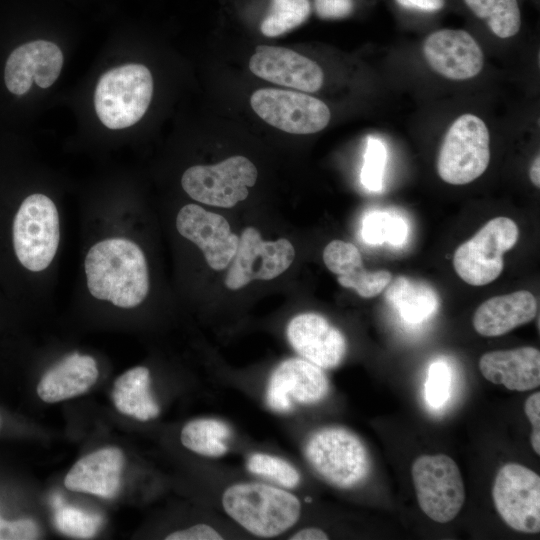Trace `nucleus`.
I'll return each mask as SVG.
<instances>
[{"label": "nucleus", "mask_w": 540, "mask_h": 540, "mask_svg": "<svg viewBox=\"0 0 540 540\" xmlns=\"http://www.w3.org/2000/svg\"><path fill=\"white\" fill-rule=\"evenodd\" d=\"M430 67L451 80H467L478 75L484 55L477 41L464 30L442 29L430 34L423 44Z\"/></svg>", "instance_id": "obj_16"}, {"label": "nucleus", "mask_w": 540, "mask_h": 540, "mask_svg": "<svg viewBox=\"0 0 540 540\" xmlns=\"http://www.w3.org/2000/svg\"><path fill=\"white\" fill-rule=\"evenodd\" d=\"M254 112L271 126L291 134L323 130L331 113L321 100L308 94L275 88L259 89L251 95Z\"/></svg>", "instance_id": "obj_11"}, {"label": "nucleus", "mask_w": 540, "mask_h": 540, "mask_svg": "<svg viewBox=\"0 0 540 540\" xmlns=\"http://www.w3.org/2000/svg\"><path fill=\"white\" fill-rule=\"evenodd\" d=\"M479 370L485 379L509 390H532L540 385V352L530 346L490 351L480 357Z\"/></svg>", "instance_id": "obj_20"}, {"label": "nucleus", "mask_w": 540, "mask_h": 540, "mask_svg": "<svg viewBox=\"0 0 540 540\" xmlns=\"http://www.w3.org/2000/svg\"><path fill=\"white\" fill-rule=\"evenodd\" d=\"M518 238L519 228L512 219L499 216L489 220L455 250V272L472 286L491 283L502 273L503 255L515 246Z\"/></svg>", "instance_id": "obj_7"}, {"label": "nucleus", "mask_w": 540, "mask_h": 540, "mask_svg": "<svg viewBox=\"0 0 540 540\" xmlns=\"http://www.w3.org/2000/svg\"><path fill=\"white\" fill-rule=\"evenodd\" d=\"M330 382L324 369L301 358L281 361L271 372L265 389V401L270 410L287 414L296 406L314 405L324 400Z\"/></svg>", "instance_id": "obj_13"}, {"label": "nucleus", "mask_w": 540, "mask_h": 540, "mask_svg": "<svg viewBox=\"0 0 540 540\" xmlns=\"http://www.w3.org/2000/svg\"><path fill=\"white\" fill-rule=\"evenodd\" d=\"M524 411L532 425L531 446L534 452L540 455V392H535L526 399Z\"/></svg>", "instance_id": "obj_36"}, {"label": "nucleus", "mask_w": 540, "mask_h": 540, "mask_svg": "<svg viewBox=\"0 0 540 540\" xmlns=\"http://www.w3.org/2000/svg\"><path fill=\"white\" fill-rule=\"evenodd\" d=\"M323 261L337 275L341 286L354 289L362 298L379 295L392 281V274L387 270H366L360 251L349 242L333 240L328 243L323 251Z\"/></svg>", "instance_id": "obj_21"}, {"label": "nucleus", "mask_w": 540, "mask_h": 540, "mask_svg": "<svg viewBox=\"0 0 540 540\" xmlns=\"http://www.w3.org/2000/svg\"><path fill=\"white\" fill-rule=\"evenodd\" d=\"M112 400L121 413L140 421L154 419L160 413L150 391V372L144 366L126 371L115 381Z\"/></svg>", "instance_id": "obj_24"}, {"label": "nucleus", "mask_w": 540, "mask_h": 540, "mask_svg": "<svg viewBox=\"0 0 540 540\" xmlns=\"http://www.w3.org/2000/svg\"><path fill=\"white\" fill-rule=\"evenodd\" d=\"M98 374L93 357L75 352L43 375L37 386V394L47 403L70 399L88 391Z\"/></svg>", "instance_id": "obj_23"}, {"label": "nucleus", "mask_w": 540, "mask_h": 540, "mask_svg": "<svg viewBox=\"0 0 540 540\" xmlns=\"http://www.w3.org/2000/svg\"><path fill=\"white\" fill-rule=\"evenodd\" d=\"M304 456L313 471L338 489H353L369 476L371 459L363 441L340 426L312 432L304 443Z\"/></svg>", "instance_id": "obj_3"}, {"label": "nucleus", "mask_w": 540, "mask_h": 540, "mask_svg": "<svg viewBox=\"0 0 540 540\" xmlns=\"http://www.w3.org/2000/svg\"><path fill=\"white\" fill-rule=\"evenodd\" d=\"M97 514L87 513L78 508H60L55 514V525L65 535L87 539L93 537L101 525Z\"/></svg>", "instance_id": "obj_31"}, {"label": "nucleus", "mask_w": 540, "mask_h": 540, "mask_svg": "<svg viewBox=\"0 0 540 540\" xmlns=\"http://www.w3.org/2000/svg\"><path fill=\"white\" fill-rule=\"evenodd\" d=\"M221 506L234 523L263 539L285 534L302 514V503L291 490L262 480L227 486L221 494Z\"/></svg>", "instance_id": "obj_2"}, {"label": "nucleus", "mask_w": 540, "mask_h": 540, "mask_svg": "<svg viewBox=\"0 0 540 540\" xmlns=\"http://www.w3.org/2000/svg\"><path fill=\"white\" fill-rule=\"evenodd\" d=\"M176 228L183 237L201 249L212 269L224 270L231 263L239 237L231 232L223 216L199 205L187 204L178 212Z\"/></svg>", "instance_id": "obj_14"}, {"label": "nucleus", "mask_w": 540, "mask_h": 540, "mask_svg": "<svg viewBox=\"0 0 540 540\" xmlns=\"http://www.w3.org/2000/svg\"><path fill=\"white\" fill-rule=\"evenodd\" d=\"M231 427L217 418H197L186 423L180 441L188 450L200 456L219 458L229 451Z\"/></svg>", "instance_id": "obj_26"}, {"label": "nucleus", "mask_w": 540, "mask_h": 540, "mask_svg": "<svg viewBox=\"0 0 540 540\" xmlns=\"http://www.w3.org/2000/svg\"><path fill=\"white\" fill-rule=\"evenodd\" d=\"M153 94V78L142 64L113 68L99 79L94 95L98 118L109 129H123L145 114Z\"/></svg>", "instance_id": "obj_4"}, {"label": "nucleus", "mask_w": 540, "mask_h": 540, "mask_svg": "<svg viewBox=\"0 0 540 540\" xmlns=\"http://www.w3.org/2000/svg\"><path fill=\"white\" fill-rule=\"evenodd\" d=\"M258 171L244 156H232L214 165H195L182 175L181 185L194 200L231 208L245 200L248 188L255 185Z\"/></svg>", "instance_id": "obj_9"}, {"label": "nucleus", "mask_w": 540, "mask_h": 540, "mask_svg": "<svg viewBox=\"0 0 540 540\" xmlns=\"http://www.w3.org/2000/svg\"><path fill=\"white\" fill-rule=\"evenodd\" d=\"M250 71L266 81L303 92H316L324 74L313 60L284 47L260 45L249 61Z\"/></svg>", "instance_id": "obj_17"}, {"label": "nucleus", "mask_w": 540, "mask_h": 540, "mask_svg": "<svg viewBox=\"0 0 540 540\" xmlns=\"http://www.w3.org/2000/svg\"><path fill=\"white\" fill-rule=\"evenodd\" d=\"M39 536V529L36 523L30 519L17 521H4L1 539L3 540H30Z\"/></svg>", "instance_id": "obj_35"}, {"label": "nucleus", "mask_w": 540, "mask_h": 540, "mask_svg": "<svg viewBox=\"0 0 540 540\" xmlns=\"http://www.w3.org/2000/svg\"><path fill=\"white\" fill-rule=\"evenodd\" d=\"M408 234L405 221L397 216L374 211L368 213L362 223V237L369 244L388 242L401 245Z\"/></svg>", "instance_id": "obj_30"}, {"label": "nucleus", "mask_w": 540, "mask_h": 540, "mask_svg": "<svg viewBox=\"0 0 540 540\" xmlns=\"http://www.w3.org/2000/svg\"><path fill=\"white\" fill-rule=\"evenodd\" d=\"M469 9L484 19L490 30L499 38H509L518 33L521 14L517 0H464Z\"/></svg>", "instance_id": "obj_27"}, {"label": "nucleus", "mask_w": 540, "mask_h": 540, "mask_svg": "<svg viewBox=\"0 0 540 540\" xmlns=\"http://www.w3.org/2000/svg\"><path fill=\"white\" fill-rule=\"evenodd\" d=\"M59 215L54 202L43 194L24 199L13 222V244L19 262L28 270L46 269L58 249Z\"/></svg>", "instance_id": "obj_6"}, {"label": "nucleus", "mask_w": 540, "mask_h": 540, "mask_svg": "<svg viewBox=\"0 0 540 540\" xmlns=\"http://www.w3.org/2000/svg\"><path fill=\"white\" fill-rule=\"evenodd\" d=\"M62 65L63 54L56 44L44 40L25 43L13 50L6 61V87L15 95L28 92L33 81L48 88L58 78Z\"/></svg>", "instance_id": "obj_18"}, {"label": "nucleus", "mask_w": 540, "mask_h": 540, "mask_svg": "<svg viewBox=\"0 0 540 540\" xmlns=\"http://www.w3.org/2000/svg\"><path fill=\"white\" fill-rule=\"evenodd\" d=\"M535 296L526 290L494 296L476 309L472 323L484 337H498L532 321L537 315Z\"/></svg>", "instance_id": "obj_22"}, {"label": "nucleus", "mask_w": 540, "mask_h": 540, "mask_svg": "<svg viewBox=\"0 0 540 540\" xmlns=\"http://www.w3.org/2000/svg\"><path fill=\"white\" fill-rule=\"evenodd\" d=\"M492 499L502 520L513 530L540 531V477L519 463H506L497 472Z\"/></svg>", "instance_id": "obj_10"}, {"label": "nucleus", "mask_w": 540, "mask_h": 540, "mask_svg": "<svg viewBox=\"0 0 540 540\" xmlns=\"http://www.w3.org/2000/svg\"><path fill=\"white\" fill-rule=\"evenodd\" d=\"M295 258V249L285 238L265 241L254 227H246L226 273L224 283L239 290L255 280H272L285 272Z\"/></svg>", "instance_id": "obj_12"}, {"label": "nucleus", "mask_w": 540, "mask_h": 540, "mask_svg": "<svg viewBox=\"0 0 540 540\" xmlns=\"http://www.w3.org/2000/svg\"><path fill=\"white\" fill-rule=\"evenodd\" d=\"M328 538V534L319 527L301 528L291 533L288 537L291 540H325Z\"/></svg>", "instance_id": "obj_39"}, {"label": "nucleus", "mask_w": 540, "mask_h": 540, "mask_svg": "<svg viewBox=\"0 0 540 540\" xmlns=\"http://www.w3.org/2000/svg\"><path fill=\"white\" fill-rule=\"evenodd\" d=\"M249 473L262 481L292 490L301 482L299 470L283 457L266 453L253 452L245 461Z\"/></svg>", "instance_id": "obj_28"}, {"label": "nucleus", "mask_w": 540, "mask_h": 540, "mask_svg": "<svg viewBox=\"0 0 540 540\" xmlns=\"http://www.w3.org/2000/svg\"><path fill=\"white\" fill-rule=\"evenodd\" d=\"M124 454L116 447L94 451L79 459L66 474L68 490L113 498L119 490Z\"/></svg>", "instance_id": "obj_19"}, {"label": "nucleus", "mask_w": 540, "mask_h": 540, "mask_svg": "<svg viewBox=\"0 0 540 540\" xmlns=\"http://www.w3.org/2000/svg\"><path fill=\"white\" fill-rule=\"evenodd\" d=\"M412 480L423 513L437 523H448L465 501L463 478L456 462L445 454L421 455L412 464Z\"/></svg>", "instance_id": "obj_8"}, {"label": "nucleus", "mask_w": 540, "mask_h": 540, "mask_svg": "<svg viewBox=\"0 0 540 540\" xmlns=\"http://www.w3.org/2000/svg\"><path fill=\"white\" fill-rule=\"evenodd\" d=\"M317 15L322 19H340L349 16L353 0H314Z\"/></svg>", "instance_id": "obj_37"}, {"label": "nucleus", "mask_w": 540, "mask_h": 540, "mask_svg": "<svg viewBox=\"0 0 540 540\" xmlns=\"http://www.w3.org/2000/svg\"><path fill=\"white\" fill-rule=\"evenodd\" d=\"M490 136L482 119L473 114L458 117L442 141L437 171L448 184L464 185L480 177L490 161Z\"/></svg>", "instance_id": "obj_5"}, {"label": "nucleus", "mask_w": 540, "mask_h": 540, "mask_svg": "<svg viewBox=\"0 0 540 540\" xmlns=\"http://www.w3.org/2000/svg\"><path fill=\"white\" fill-rule=\"evenodd\" d=\"M386 157L384 143L376 137L369 136L360 176L363 186L369 191H381Z\"/></svg>", "instance_id": "obj_32"}, {"label": "nucleus", "mask_w": 540, "mask_h": 540, "mask_svg": "<svg viewBox=\"0 0 540 540\" xmlns=\"http://www.w3.org/2000/svg\"><path fill=\"white\" fill-rule=\"evenodd\" d=\"M311 13L309 0H271L260 30L266 37H277L303 24Z\"/></svg>", "instance_id": "obj_29"}, {"label": "nucleus", "mask_w": 540, "mask_h": 540, "mask_svg": "<svg viewBox=\"0 0 540 540\" xmlns=\"http://www.w3.org/2000/svg\"><path fill=\"white\" fill-rule=\"evenodd\" d=\"M84 268L91 295L121 308L138 306L149 291L145 255L134 242L111 238L94 244Z\"/></svg>", "instance_id": "obj_1"}, {"label": "nucleus", "mask_w": 540, "mask_h": 540, "mask_svg": "<svg viewBox=\"0 0 540 540\" xmlns=\"http://www.w3.org/2000/svg\"><path fill=\"white\" fill-rule=\"evenodd\" d=\"M387 301L407 323L417 324L430 318L438 308V298L429 286L398 277L386 291Z\"/></svg>", "instance_id": "obj_25"}, {"label": "nucleus", "mask_w": 540, "mask_h": 540, "mask_svg": "<svg viewBox=\"0 0 540 540\" xmlns=\"http://www.w3.org/2000/svg\"><path fill=\"white\" fill-rule=\"evenodd\" d=\"M286 338L301 358L324 370L339 366L347 351L343 333L314 312L294 316L286 326Z\"/></svg>", "instance_id": "obj_15"}, {"label": "nucleus", "mask_w": 540, "mask_h": 540, "mask_svg": "<svg viewBox=\"0 0 540 540\" xmlns=\"http://www.w3.org/2000/svg\"><path fill=\"white\" fill-rule=\"evenodd\" d=\"M223 534L214 526L198 523L168 534L166 540H220Z\"/></svg>", "instance_id": "obj_34"}, {"label": "nucleus", "mask_w": 540, "mask_h": 540, "mask_svg": "<svg viewBox=\"0 0 540 540\" xmlns=\"http://www.w3.org/2000/svg\"><path fill=\"white\" fill-rule=\"evenodd\" d=\"M529 177L532 181V183L539 188L540 186V157L537 156L529 169Z\"/></svg>", "instance_id": "obj_40"}, {"label": "nucleus", "mask_w": 540, "mask_h": 540, "mask_svg": "<svg viewBox=\"0 0 540 540\" xmlns=\"http://www.w3.org/2000/svg\"><path fill=\"white\" fill-rule=\"evenodd\" d=\"M396 2L402 7L424 12H436L445 4L444 0H396Z\"/></svg>", "instance_id": "obj_38"}, {"label": "nucleus", "mask_w": 540, "mask_h": 540, "mask_svg": "<svg viewBox=\"0 0 540 540\" xmlns=\"http://www.w3.org/2000/svg\"><path fill=\"white\" fill-rule=\"evenodd\" d=\"M452 374L449 365L437 360L433 362L425 381V400L434 409H440L450 397Z\"/></svg>", "instance_id": "obj_33"}]
</instances>
